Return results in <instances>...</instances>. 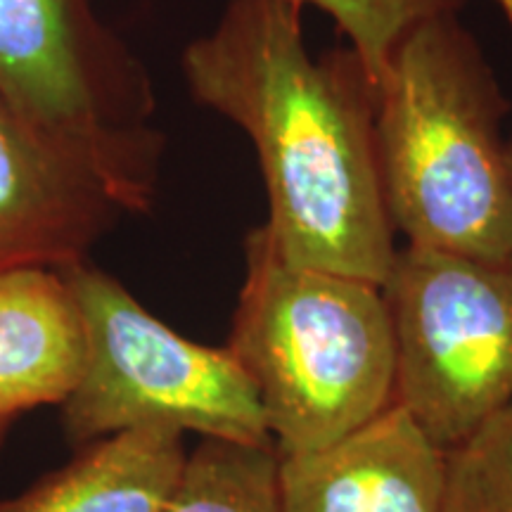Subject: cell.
I'll use <instances>...</instances> for the list:
<instances>
[{
  "label": "cell",
  "mask_w": 512,
  "mask_h": 512,
  "mask_svg": "<svg viewBox=\"0 0 512 512\" xmlns=\"http://www.w3.org/2000/svg\"><path fill=\"white\" fill-rule=\"evenodd\" d=\"M302 10L230 0L185 48V83L252 138L278 254L382 287L399 247L375 157L377 83L354 48L313 55Z\"/></svg>",
  "instance_id": "obj_1"
},
{
  "label": "cell",
  "mask_w": 512,
  "mask_h": 512,
  "mask_svg": "<svg viewBox=\"0 0 512 512\" xmlns=\"http://www.w3.org/2000/svg\"><path fill=\"white\" fill-rule=\"evenodd\" d=\"M496 76L456 15L399 38L375 91L384 207L406 245L512 261V174Z\"/></svg>",
  "instance_id": "obj_2"
},
{
  "label": "cell",
  "mask_w": 512,
  "mask_h": 512,
  "mask_svg": "<svg viewBox=\"0 0 512 512\" xmlns=\"http://www.w3.org/2000/svg\"><path fill=\"white\" fill-rule=\"evenodd\" d=\"M226 347L259 396L280 456L316 451L394 401L392 316L380 285L297 266L249 230Z\"/></svg>",
  "instance_id": "obj_3"
},
{
  "label": "cell",
  "mask_w": 512,
  "mask_h": 512,
  "mask_svg": "<svg viewBox=\"0 0 512 512\" xmlns=\"http://www.w3.org/2000/svg\"><path fill=\"white\" fill-rule=\"evenodd\" d=\"M0 100L91 166L126 214L152 209L155 91L93 0H0Z\"/></svg>",
  "instance_id": "obj_4"
},
{
  "label": "cell",
  "mask_w": 512,
  "mask_h": 512,
  "mask_svg": "<svg viewBox=\"0 0 512 512\" xmlns=\"http://www.w3.org/2000/svg\"><path fill=\"white\" fill-rule=\"evenodd\" d=\"M88 337L81 382L62 403V430L76 448L145 425L200 439L264 444L259 396L226 344L178 335L91 259L60 268Z\"/></svg>",
  "instance_id": "obj_5"
},
{
  "label": "cell",
  "mask_w": 512,
  "mask_h": 512,
  "mask_svg": "<svg viewBox=\"0 0 512 512\" xmlns=\"http://www.w3.org/2000/svg\"><path fill=\"white\" fill-rule=\"evenodd\" d=\"M382 290L394 401L451 451L512 406V261L406 245Z\"/></svg>",
  "instance_id": "obj_6"
},
{
  "label": "cell",
  "mask_w": 512,
  "mask_h": 512,
  "mask_svg": "<svg viewBox=\"0 0 512 512\" xmlns=\"http://www.w3.org/2000/svg\"><path fill=\"white\" fill-rule=\"evenodd\" d=\"M124 214L91 166L0 100V271L81 264Z\"/></svg>",
  "instance_id": "obj_7"
},
{
  "label": "cell",
  "mask_w": 512,
  "mask_h": 512,
  "mask_svg": "<svg viewBox=\"0 0 512 512\" xmlns=\"http://www.w3.org/2000/svg\"><path fill=\"white\" fill-rule=\"evenodd\" d=\"M448 451L392 401L332 444L280 456L283 512H446Z\"/></svg>",
  "instance_id": "obj_8"
},
{
  "label": "cell",
  "mask_w": 512,
  "mask_h": 512,
  "mask_svg": "<svg viewBox=\"0 0 512 512\" xmlns=\"http://www.w3.org/2000/svg\"><path fill=\"white\" fill-rule=\"evenodd\" d=\"M88 358L86 323L60 268L0 271V425L62 406Z\"/></svg>",
  "instance_id": "obj_9"
},
{
  "label": "cell",
  "mask_w": 512,
  "mask_h": 512,
  "mask_svg": "<svg viewBox=\"0 0 512 512\" xmlns=\"http://www.w3.org/2000/svg\"><path fill=\"white\" fill-rule=\"evenodd\" d=\"M183 437L176 427L145 425L91 441L60 470L3 498L0 512H164L188 460Z\"/></svg>",
  "instance_id": "obj_10"
},
{
  "label": "cell",
  "mask_w": 512,
  "mask_h": 512,
  "mask_svg": "<svg viewBox=\"0 0 512 512\" xmlns=\"http://www.w3.org/2000/svg\"><path fill=\"white\" fill-rule=\"evenodd\" d=\"M164 512H283L275 441L202 439Z\"/></svg>",
  "instance_id": "obj_11"
},
{
  "label": "cell",
  "mask_w": 512,
  "mask_h": 512,
  "mask_svg": "<svg viewBox=\"0 0 512 512\" xmlns=\"http://www.w3.org/2000/svg\"><path fill=\"white\" fill-rule=\"evenodd\" d=\"M446 512H512V406L448 451Z\"/></svg>",
  "instance_id": "obj_12"
},
{
  "label": "cell",
  "mask_w": 512,
  "mask_h": 512,
  "mask_svg": "<svg viewBox=\"0 0 512 512\" xmlns=\"http://www.w3.org/2000/svg\"><path fill=\"white\" fill-rule=\"evenodd\" d=\"M323 10L349 38L375 83L399 38L422 19L456 15L465 0H294Z\"/></svg>",
  "instance_id": "obj_13"
},
{
  "label": "cell",
  "mask_w": 512,
  "mask_h": 512,
  "mask_svg": "<svg viewBox=\"0 0 512 512\" xmlns=\"http://www.w3.org/2000/svg\"><path fill=\"white\" fill-rule=\"evenodd\" d=\"M498 3H501V8L505 12V19H508V24L512 29V0H498Z\"/></svg>",
  "instance_id": "obj_14"
},
{
  "label": "cell",
  "mask_w": 512,
  "mask_h": 512,
  "mask_svg": "<svg viewBox=\"0 0 512 512\" xmlns=\"http://www.w3.org/2000/svg\"><path fill=\"white\" fill-rule=\"evenodd\" d=\"M8 430H10V425H0V446H3L5 434H8Z\"/></svg>",
  "instance_id": "obj_15"
},
{
  "label": "cell",
  "mask_w": 512,
  "mask_h": 512,
  "mask_svg": "<svg viewBox=\"0 0 512 512\" xmlns=\"http://www.w3.org/2000/svg\"><path fill=\"white\" fill-rule=\"evenodd\" d=\"M508 159H510V174H512V140L508 143Z\"/></svg>",
  "instance_id": "obj_16"
}]
</instances>
